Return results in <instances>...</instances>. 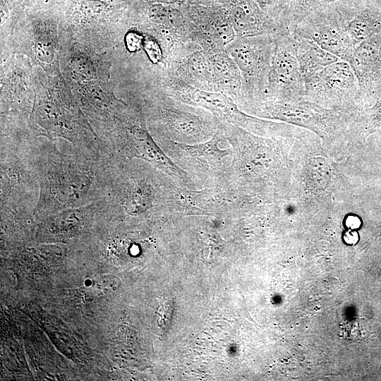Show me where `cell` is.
<instances>
[{"mask_svg":"<svg viewBox=\"0 0 381 381\" xmlns=\"http://www.w3.org/2000/svg\"><path fill=\"white\" fill-rule=\"evenodd\" d=\"M346 29L355 47L381 30V17L366 12L346 22Z\"/></svg>","mask_w":381,"mask_h":381,"instance_id":"obj_10","label":"cell"},{"mask_svg":"<svg viewBox=\"0 0 381 381\" xmlns=\"http://www.w3.org/2000/svg\"><path fill=\"white\" fill-rule=\"evenodd\" d=\"M307 176L310 185L314 189H327L332 178V169L328 160L321 155L310 158L308 164Z\"/></svg>","mask_w":381,"mask_h":381,"instance_id":"obj_11","label":"cell"},{"mask_svg":"<svg viewBox=\"0 0 381 381\" xmlns=\"http://www.w3.org/2000/svg\"><path fill=\"white\" fill-rule=\"evenodd\" d=\"M119 284V281L114 277H103L99 278L96 282V287L99 290L109 291L111 289L115 290L117 284Z\"/></svg>","mask_w":381,"mask_h":381,"instance_id":"obj_16","label":"cell"},{"mask_svg":"<svg viewBox=\"0 0 381 381\" xmlns=\"http://www.w3.org/2000/svg\"><path fill=\"white\" fill-rule=\"evenodd\" d=\"M301 74L304 83L340 59L312 42L291 32Z\"/></svg>","mask_w":381,"mask_h":381,"instance_id":"obj_8","label":"cell"},{"mask_svg":"<svg viewBox=\"0 0 381 381\" xmlns=\"http://www.w3.org/2000/svg\"><path fill=\"white\" fill-rule=\"evenodd\" d=\"M305 99L322 107L349 106L360 93L357 78L350 64L339 60L305 82Z\"/></svg>","mask_w":381,"mask_h":381,"instance_id":"obj_3","label":"cell"},{"mask_svg":"<svg viewBox=\"0 0 381 381\" xmlns=\"http://www.w3.org/2000/svg\"><path fill=\"white\" fill-rule=\"evenodd\" d=\"M148 17L154 23L159 24L173 23L174 17L167 8L161 4H154L148 10Z\"/></svg>","mask_w":381,"mask_h":381,"instance_id":"obj_13","label":"cell"},{"mask_svg":"<svg viewBox=\"0 0 381 381\" xmlns=\"http://www.w3.org/2000/svg\"><path fill=\"white\" fill-rule=\"evenodd\" d=\"M114 9L109 0H71L67 13L77 21L90 23L107 17Z\"/></svg>","mask_w":381,"mask_h":381,"instance_id":"obj_9","label":"cell"},{"mask_svg":"<svg viewBox=\"0 0 381 381\" xmlns=\"http://www.w3.org/2000/svg\"><path fill=\"white\" fill-rule=\"evenodd\" d=\"M190 69L197 76H205L207 74V63L201 55H195L190 60Z\"/></svg>","mask_w":381,"mask_h":381,"instance_id":"obj_14","label":"cell"},{"mask_svg":"<svg viewBox=\"0 0 381 381\" xmlns=\"http://www.w3.org/2000/svg\"><path fill=\"white\" fill-rule=\"evenodd\" d=\"M37 52L38 56L42 60L44 61H49L52 58L53 54L52 47L49 44L42 43L38 44L37 47Z\"/></svg>","mask_w":381,"mask_h":381,"instance_id":"obj_18","label":"cell"},{"mask_svg":"<svg viewBox=\"0 0 381 381\" xmlns=\"http://www.w3.org/2000/svg\"><path fill=\"white\" fill-rule=\"evenodd\" d=\"M347 225L351 229H356L359 226L360 221L356 217H350L347 221Z\"/></svg>","mask_w":381,"mask_h":381,"instance_id":"obj_20","label":"cell"},{"mask_svg":"<svg viewBox=\"0 0 381 381\" xmlns=\"http://www.w3.org/2000/svg\"><path fill=\"white\" fill-rule=\"evenodd\" d=\"M336 0H305L303 5L310 7L311 6H319L329 4Z\"/></svg>","mask_w":381,"mask_h":381,"instance_id":"obj_19","label":"cell"},{"mask_svg":"<svg viewBox=\"0 0 381 381\" xmlns=\"http://www.w3.org/2000/svg\"><path fill=\"white\" fill-rule=\"evenodd\" d=\"M266 92L274 97L276 102H296L305 99V83L300 72L290 30L275 37Z\"/></svg>","mask_w":381,"mask_h":381,"instance_id":"obj_2","label":"cell"},{"mask_svg":"<svg viewBox=\"0 0 381 381\" xmlns=\"http://www.w3.org/2000/svg\"><path fill=\"white\" fill-rule=\"evenodd\" d=\"M126 46L130 51H135L140 47L142 37L135 32H130L126 36Z\"/></svg>","mask_w":381,"mask_h":381,"instance_id":"obj_17","label":"cell"},{"mask_svg":"<svg viewBox=\"0 0 381 381\" xmlns=\"http://www.w3.org/2000/svg\"><path fill=\"white\" fill-rule=\"evenodd\" d=\"M144 48L151 61L156 63L160 59L161 50L154 40L147 38L144 42Z\"/></svg>","mask_w":381,"mask_h":381,"instance_id":"obj_15","label":"cell"},{"mask_svg":"<svg viewBox=\"0 0 381 381\" xmlns=\"http://www.w3.org/2000/svg\"><path fill=\"white\" fill-rule=\"evenodd\" d=\"M289 30L346 62L355 49L344 20L315 21L297 25Z\"/></svg>","mask_w":381,"mask_h":381,"instance_id":"obj_6","label":"cell"},{"mask_svg":"<svg viewBox=\"0 0 381 381\" xmlns=\"http://www.w3.org/2000/svg\"><path fill=\"white\" fill-rule=\"evenodd\" d=\"M32 150L27 166L38 182L39 196L34 209L37 216L104 199L114 154L102 159L78 153L70 155L52 145Z\"/></svg>","mask_w":381,"mask_h":381,"instance_id":"obj_1","label":"cell"},{"mask_svg":"<svg viewBox=\"0 0 381 381\" xmlns=\"http://www.w3.org/2000/svg\"><path fill=\"white\" fill-rule=\"evenodd\" d=\"M357 78L360 92L381 82V33L358 44L348 61Z\"/></svg>","mask_w":381,"mask_h":381,"instance_id":"obj_7","label":"cell"},{"mask_svg":"<svg viewBox=\"0 0 381 381\" xmlns=\"http://www.w3.org/2000/svg\"><path fill=\"white\" fill-rule=\"evenodd\" d=\"M275 37L259 35L242 37L229 49L235 64L243 73L245 89L250 93L266 92Z\"/></svg>","mask_w":381,"mask_h":381,"instance_id":"obj_4","label":"cell"},{"mask_svg":"<svg viewBox=\"0 0 381 381\" xmlns=\"http://www.w3.org/2000/svg\"><path fill=\"white\" fill-rule=\"evenodd\" d=\"M357 235L356 233H347L345 235L344 239L349 243H354L356 241Z\"/></svg>","mask_w":381,"mask_h":381,"instance_id":"obj_21","label":"cell"},{"mask_svg":"<svg viewBox=\"0 0 381 381\" xmlns=\"http://www.w3.org/2000/svg\"><path fill=\"white\" fill-rule=\"evenodd\" d=\"M42 1H48V0H42Z\"/></svg>","mask_w":381,"mask_h":381,"instance_id":"obj_22","label":"cell"},{"mask_svg":"<svg viewBox=\"0 0 381 381\" xmlns=\"http://www.w3.org/2000/svg\"><path fill=\"white\" fill-rule=\"evenodd\" d=\"M337 110L303 99L296 102H276L270 108V114L275 119L307 128L324 138L339 121Z\"/></svg>","mask_w":381,"mask_h":381,"instance_id":"obj_5","label":"cell"},{"mask_svg":"<svg viewBox=\"0 0 381 381\" xmlns=\"http://www.w3.org/2000/svg\"><path fill=\"white\" fill-rule=\"evenodd\" d=\"M231 61L225 56H217L212 61V66L217 75L224 81H230L237 87L239 84L238 69Z\"/></svg>","mask_w":381,"mask_h":381,"instance_id":"obj_12","label":"cell"}]
</instances>
